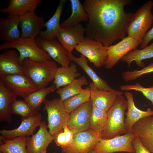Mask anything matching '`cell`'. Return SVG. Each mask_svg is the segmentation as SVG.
Returning a JSON list of instances; mask_svg holds the SVG:
<instances>
[{
  "mask_svg": "<svg viewBox=\"0 0 153 153\" xmlns=\"http://www.w3.org/2000/svg\"><path fill=\"white\" fill-rule=\"evenodd\" d=\"M129 0H85L83 6L89 20L86 25V37L99 42L106 47L126 37L134 14L126 13L125 5Z\"/></svg>",
  "mask_w": 153,
  "mask_h": 153,
  "instance_id": "1",
  "label": "cell"
},
{
  "mask_svg": "<svg viewBox=\"0 0 153 153\" xmlns=\"http://www.w3.org/2000/svg\"><path fill=\"white\" fill-rule=\"evenodd\" d=\"M22 66L24 75L38 89L46 87L51 82L54 80L58 68L55 61L50 60L38 62L28 58L23 60Z\"/></svg>",
  "mask_w": 153,
  "mask_h": 153,
  "instance_id": "2",
  "label": "cell"
},
{
  "mask_svg": "<svg viewBox=\"0 0 153 153\" xmlns=\"http://www.w3.org/2000/svg\"><path fill=\"white\" fill-rule=\"evenodd\" d=\"M123 94L118 95L114 104L107 112V123L101 133L103 139H111L122 134L127 133L124 116L128 105L127 99Z\"/></svg>",
  "mask_w": 153,
  "mask_h": 153,
  "instance_id": "3",
  "label": "cell"
},
{
  "mask_svg": "<svg viewBox=\"0 0 153 153\" xmlns=\"http://www.w3.org/2000/svg\"><path fill=\"white\" fill-rule=\"evenodd\" d=\"M10 49H15L18 51L22 65L23 60L27 58L38 62H45L51 59L47 53L39 47L34 38H20L0 44L1 50Z\"/></svg>",
  "mask_w": 153,
  "mask_h": 153,
  "instance_id": "4",
  "label": "cell"
},
{
  "mask_svg": "<svg viewBox=\"0 0 153 153\" xmlns=\"http://www.w3.org/2000/svg\"><path fill=\"white\" fill-rule=\"evenodd\" d=\"M153 2L149 0L144 4L134 14L129 24L127 33L140 43L153 22L151 10Z\"/></svg>",
  "mask_w": 153,
  "mask_h": 153,
  "instance_id": "5",
  "label": "cell"
},
{
  "mask_svg": "<svg viewBox=\"0 0 153 153\" xmlns=\"http://www.w3.org/2000/svg\"><path fill=\"white\" fill-rule=\"evenodd\" d=\"M43 110L47 113L49 132L54 137L62 129L64 125H67L70 113L65 110L63 101L59 99L51 100L46 99L43 103Z\"/></svg>",
  "mask_w": 153,
  "mask_h": 153,
  "instance_id": "6",
  "label": "cell"
},
{
  "mask_svg": "<svg viewBox=\"0 0 153 153\" xmlns=\"http://www.w3.org/2000/svg\"><path fill=\"white\" fill-rule=\"evenodd\" d=\"M135 135L132 132L118 135L109 139H102L93 150L94 153H113L126 152L135 153L132 143Z\"/></svg>",
  "mask_w": 153,
  "mask_h": 153,
  "instance_id": "7",
  "label": "cell"
},
{
  "mask_svg": "<svg viewBox=\"0 0 153 153\" xmlns=\"http://www.w3.org/2000/svg\"><path fill=\"white\" fill-rule=\"evenodd\" d=\"M75 49L95 67L99 68L105 65L107 56V47L101 42L86 37Z\"/></svg>",
  "mask_w": 153,
  "mask_h": 153,
  "instance_id": "8",
  "label": "cell"
},
{
  "mask_svg": "<svg viewBox=\"0 0 153 153\" xmlns=\"http://www.w3.org/2000/svg\"><path fill=\"white\" fill-rule=\"evenodd\" d=\"M102 139L101 133L91 129L74 135L69 146L62 148V153H88Z\"/></svg>",
  "mask_w": 153,
  "mask_h": 153,
  "instance_id": "9",
  "label": "cell"
},
{
  "mask_svg": "<svg viewBox=\"0 0 153 153\" xmlns=\"http://www.w3.org/2000/svg\"><path fill=\"white\" fill-rule=\"evenodd\" d=\"M0 81L7 89L24 99L39 90L24 75H0Z\"/></svg>",
  "mask_w": 153,
  "mask_h": 153,
  "instance_id": "10",
  "label": "cell"
},
{
  "mask_svg": "<svg viewBox=\"0 0 153 153\" xmlns=\"http://www.w3.org/2000/svg\"><path fill=\"white\" fill-rule=\"evenodd\" d=\"M141 43L133 38L125 37L118 43L107 47V56L105 66L108 69L113 67L129 52L136 49Z\"/></svg>",
  "mask_w": 153,
  "mask_h": 153,
  "instance_id": "11",
  "label": "cell"
},
{
  "mask_svg": "<svg viewBox=\"0 0 153 153\" xmlns=\"http://www.w3.org/2000/svg\"><path fill=\"white\" fill-rule=\"evenodd\" d=\"M92 106L90 99L70 113L67 126L74 134L90 129V118Z\"/></svg>",
  "mask_w": 153,
  "mask_h": 153,
  "instance_id": "12",
  "label": "cell"
},
{
  "mask_svg": "<svg viewBox=\"0 0 153 153\" xmlns=\"http://www.w3.org/2000/svg\"><path fill=\"white\" fill-rule=\"evenodd\" d=\"M41 119L42 115L40 113L35 116L22 118L21 123L17 128L12 130H0V141L19 137L32 136L37 127L40 125Z\"/></svg>",
  "mask_w": 153,
  "mask_h": 153,
  "instance_id": "13",
  "label": "cell"
},
{
  "mask_svg": "<svg viewBox=\"0 0 153 153\" xmlns=\"http://www.w3.org/2000/svg\"><path fill=\"white\" fill-rule=\"evenodd\" d=\"M85 29L81 23L61 27L56 39L68 52H72L84 39Z\"/></svg>",
  "mask_w": 153,
  "mask_h": 153,
  "instance_id": "14",
  "label": "cell"
},
{
  "mask_svg": "<svg viewBox=\"0 0 153 153\" xmlns=\"http://www.w3.org/2000/svg\"><path fill=\"white\" fill-rule=\"evenodd\" d=\"M39 47L47 53L50 58L61 66L68 67L70 64L67 52L56 39H45L37 36L35 39Z\"/></svg>",
  "mask_w": 153,
  "mask_h": 153,
  "instance_id": "15",
  "label": "cell"
},
{
  "mask_svg": "<svg viewBox=\"0 0 153 153\" xmlns=\"http://www.w3.org/2000/svg\"><path fill=\"white\" fill-rule=\"evenodd\" d=\"M19 18L21 39H35L39 36L44 26V17L38 16L35 12L25 13Z\"/></svg>",
  "mask_w": 153,
  "mask_h": 153,
  "instance_id": "16",
  "label": "cell"
},
{
  "mask_svg": "<svg viewBox=\"0 0 153 153\" xmlns=\"http://www.w3.org/2000/svg\"><path fill=\"white\" fill-rule=\"evenodd\" d=\"M37 132L31 137H27L26 150L27 153H41L46 149L54 140L50 133L44 121L41 122Z\"/></svg>",
  "mask_w": 153,
  "mask_h": 153,
  "instance_id": "17",
  "label": "cell"
},
{
  "mask_svg": "<svg viewBox=\"0 0 153 153\" xmlns=\"http://www.w3.org/2000/svg\"><path fill=\"white\" fill-rule=\"evenodd\" d=\"M132 132L149 152L153 153V117H147L138 121L133 126Z\"/></svg>",
  "mask_w": 153,
  "mask_h": 153,
  "instance_id": "18",
  "label": "cell"
},
{
  "mask_svg": "<svg viewBox=\"0 0 153 153\" xmlns=\"http://www.w3.org/2000/svg\"><path fill=\"white\" fill-rule=\"evenodd\" d=\"M89 87L90 91V100L93 106L107 112L114 104L119 94L124 93L116 91H112L98 89L93 83Z\"/></svg>",
  "mask_w": 153,
  "mask_h": 153,
  "instance_id": "19",
  "label": "cell"
},
{
  "mask_svg": "<svg viewBox=\"0 0 153 153\" xmlns=\"http://www.w3.org/2000/svg\"><path fill=\"white\" fill-rule=\"evenodd\" d=\"M24 75L19 56L14 49H10L0 54V75Z\"/></svg>",
  "mask_w": 153,
  "mask_h": 153,
  "instance_id": "20",
  "label": "cell"
},
{
  "mask_svg": "<svg viewBox=\"0 0 153 153\" xmlns=\"http://www.w3.org/2000/svg\"><path fill=\"white\" fill-rule=\"evenodd\" d=\"M41 0H9L7 6L0 9V12L7 14V17H19L25 13L34 12Z\"/></svg>",
  "mask_w": 153,
  "mask_h": 153,
  "instance_id": "21",
  "label": "cell"
},
{
  "mask_svg": "<svg viewBox=\"0 0 153 153\" xmlns=\"http://www.w3.org/2000/svg\"><path fill=\"white\" fill-rule=\"evenodd\" d=\"M127 101L128 111L125 113L126 118L125 123L127 133L132 132L134 124L144 117L153 116V110L149 109L146 111L139 109L135 105L133 95L130 92L126 91L124 94Z\"/></svg>",
  "mask_w": 153,
  "mask_h": 153,
  "instance_id": "22",
  "label": "cell"
},
{
  "mask_svg": "<svg viewBox=\"0 0 153 153\" xmlns=\"http://www.w3.org/2000/svg\"><path fill=\"white\" fill-rule=\"evenodd\" d=\"M69 59L78 65L87 74L92 81L94 86L97 88L103 90L115 91L105 80L98 76L88 64L87 59L84 55L80 54L79 58L75 56L72 52H67Z\"/></svg>",
  "mask_w": 153,
  "mask_h": 153,
  "instance_id": "23",
  "label": "cell"
},
{
  "mask_svg": "<svg viewBox=\"0 0 153 153\" xmlns=\"http://www.w3.org/2000/svg\"><path fill=\"white\" fill-rule=\"evenodd\" d=\"M19 17L0 18V40L4 42L20 38Z\"/></svg>",
  "mask_w": 153,
  "mask_h": 153,
  "instance_id": "24",
  "label": "cell"
},
{
  "mask_svg": "<svg viewBox=\"0 0 153 153\" xmlns=\"http://www.w3.org/2000/svg\"><path fill=\"white\" fill-rule=\"evenodd\" d=\"M17 96L4 86L0 81V122L12 123L11 107Z\"/></svg>",
  "mask_w": 153,
  "mask_h": 153,
  "instance_id": "25",
  "label": "cell"
},
{
  "mask_svg": "<svg viewBox=\"0 0 153 153\" xmlns=\"http://www.w3.org/2000/svg\"><path fill=\"white\" fill-rule=\"evenodd\" d=\"M65 0H61L53 16L45 22L44 27L46 30L42 31L39 36L47 40L56 38L60 28V20L63 9L66 2Z\"/></svg>",
  "mask_w": 153,
  "mask_h": 153,
  "instance_id": "26",
  "label": "cell"
},
{
  "mask_svg": "<svg viewBox=\"0 0 153 153\" xmlns=\"http://www.w3.org/2000/svg\"><path fill=\"white\" fill-rule=\"evenodd\" d=\"M77 67L76 64L72 63L69 66H61L58 68L53 81L56 89L66 86L80 75Z\"/></svg>",
  "mask_w": 153,
  "mask_h": 153,
  "instance_id": "27",
  "label": "cell"
},
{
  "mask_svg": "<svg viewBox=\"0 0 153 153\" xmlns=\"http://www.w3.org/2000/svg\"><path fill=\"white\" fill-rule=\"evenodd\" d=\"M72 13L70 16L60 24V27L74 26L81 22H88L89 17L79 0H70Z\"/></svg>",
  "mask_w": 153,
  "mask_h": 153,
  "instance_id": "28",
  "label": "cell"
},
{
  "mask_svg": "<svg viewBox=\"0 0 153 153\" xmlns=\"http://www.w3.org/2000/svg\"><path fill=\"white\" fill-rule=\"evenodd\" d=\"M153 58V42L150 45L141 50L135 49L128 53L121 59L122 61L127 63L130 67L131 63L135 61L139 66L143 68L144 60Z\"/></svg>",
  "mask_w": 153,
  "mask_h": 153,
  "instance_id": "29",
  "label": "cell"
},
{
  "mask_svg": "<svg viewBox=\"0 0 153 153\" xmlns=\"http://www.w3.org/2000/svg\"><path fill=\"white\" fill-rule=\"evenodd\" d=\"M89 82L84 76L75 79L70 83L63 88H60L56 92L60 96V99L62 101L83 92L84 89L82 86L88 84Z\"/></svg>",
  "mask_w": 153,
  "mask_h": 153,
  "instance_id": "30",
  "label": "cell"
},
{
  "mask_svg": "<svg viewBox=\"0 0 153 153\" xmlns=\"http://www.w3.org/2000/svg\"><path fill=\"white\" fill-rule=\"evenodd\" d=\"M26 139L22 136L0 141V153H27Z\"/></svg>",
  "mask_w": 153,
  "mask_h": 153,
  "instance_id": "31",
  "label": "cell"
},
{
  "mask_svg": "<svg viewBox=\"0 0 153 153\" xmlns=\"http://www.w3.org/2000/svg\"><path fill=\"white\" fill-rule=\"evenodd\" d=\"M56 89L55 84L38 90L29 94L24 100L33 109L38 111L40 109L41 104L46 99L47 95Z\"/></svg>",
  "mask_w": 153,
  "mask_h": 153,
  "instance_id": "32",
  "label": "cell"
},
{
  "mask_svg": "<svg viewBox=\"0 0 153 153\" xmlns=\"http://www.w3.org/2000/svg\"><path fill=\"white\" fill-rule=\"evenodd\" d=\"M107 119V112L93 106L90 118V129L101 133Z\"/></svg>",
  "mask_w": 153,
  "mask_h": 153,
  "instance_id": "33",
  "label": "cell"
},
{
  "mask_svg": "<svg viewBox=\"0 0 153 153\" xmlns=\"http://www.w3.org/2000/svg\"><path fill=\"white\" fill-rule=\"evenodd\" d=\"M90 88L87 87L80 93L63 101L65 110L70 113L73 110L90 100Z\"/></svg>",
  "mask_w": 153,
  "mask_h": 153,
  "instance_id": "34",
  "label": "cell"
},
{
  "mask_svg": "<svg viewBox=\"0 0 153 153\" xmlns=\"http://www.w3.org/2000/svg\"><path fill=\"white\" fill-rule=\"evenodd\" d=\"M12 114L20 115L22 118L34 116L38 114V111L33 109L24 100L16 99L11 107Z\"/></svg>",
  "mask_w": 153,
  "mask_h": 153,
  "instance_id": "35",
  "label": "cell"
},
{
  "mask_svg": "<svg viewBox=\"0 0 153 153\" xmlns=\"http://www.w3.org/2000/svg\"><path fill=\"white\" fill-rule=\"evenodd\" d=\"M153 72V62L140 70H135L133 71L128 70L123 72L122 75V79L126 82H128L135 80L144 74Z\"/></svg>",
  "mask_w": 153,
  "mask_h": 153,
  "instance_id": "36",
  "label": "cell"
},
{
  "mask_svg": "<svg viewBox=\"0 0 153 153\" xmlns=\"http://www.w3.org/2000/svg\"><path fill=\"white\" fill-rule=\"evenodd\" d=\"M56 145L64 148L67 147L66 137L63 129L61 130L54 137Z\"/></svg>",
  "mask_w": 153,
  "mask_h": 153,
  "instance_id": "37",
  "label": "cell"
},
{
  "mask_svg": "<svg viewBox=\"0 0 153 153\" xmlns=\"http://www.w3.org/2000/svg\"><path fill=\"white\" fill-rule=\"evenodd\" d=\"M132 143L134 147L135 153H151L143 145L138 137L135 135Z\"/></svg>",
  "mask_w": 153,
  "mask_h": 153,
  "instance_id": "38",
  "label": "cell"
},
{
  "mask_svg": "<svg viewBox=\"0 0 153 153\" xmlns=\"http://www.w3.org/2000/svg\"><path fill=\"white\" fill-rule=\"evenodd\" d=\"M62 129L66 136L67 144V147L66 148L70 146L73 143L74 134L72 131L69 129L66 125H64Z\"/></svg>",
  "mask_w": 153,
  "mask_h": 153,
  "instance_id": "39",
  "label": "cell"
},
{
  "mask_svg": "<svg viewBox=\"0 0 153 153\" xmlns=\"http://www.w3.org/2000/svg\"><path fill=\"white\" fill-rule=\"evenodd\" d=\"M153 39V27L147 32L140 43V48L143 49L147 46L149 42Z\"/></svg>",
  "mask_w": 153,
  "mask_h": 153,
  "instance_id": "40",
  "label": "cell"
},
{
  "mask_svg": "<svg viewBox=\"0 0 153 153\" xmlns=\"http://www.w3.org/2000/svg\"><path fill=\"white\" fill-rule=\"evenodd\" d=\"M41 153H46V149L44 150ZM52 153H56L55 152H53Z\"/></svg>",
  "mask_w": 153,
  "mask_h": 153,
  "instance_id": "41",
  "label": "cell"
},
{
  "mask_svg": "<svg viewBox=\"0 0 153 153\" xmlns=\"http://www.w3.org/2000/svg\"><path fill=\"white\" fill-rule=\"evenodd\" d=\"M94 153L92 151V150L91 151H90L89 153Z\"/></svg>",
  "mask_w": 153,
  "mask_h": 153,
  "instance_id": "42",
  "label": "cell"
}]
</instances>
